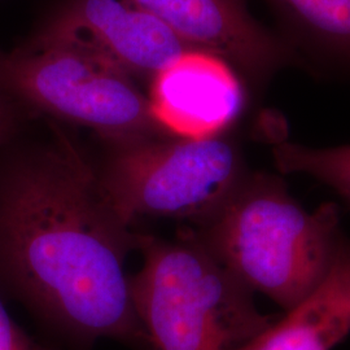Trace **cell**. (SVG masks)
<instances>
[{"label":"cell","instance_id":"8fae6325","mask_svg":"<svg viewBox=\"0 0 350 350\" xmlns=\"http://www.w3.org/2000/svg\"><path fill=\"white\" fill-rule=\"evenodd\" d=\"M273 156L279 172L312 175L336 191L350 205V144L312 148L279 142L273 147Z\"/></svg>","mask_w":350,"mask_h":350},{"label":"cell","instance_id":"5b68a950","mask_svg":"<svg viewBox=\"0 0 350 350\" xmlns=\"http://www.w3.org/2000/svg\"><path fill=\"white\" fill-rule=\"evenodd\" d=\"M0 88L18 108L90 129L113 147L172 138L133 78L70 47L34 38L0 51Z\"/></svg>","mask_w":350,"mask_h":350},{"label":"cell","instance_id":"9c48e42d","mask_svg":"<svg viewBox=\"0 0 350 350\" xmlns=\"http://www.w3.org/2000/svg\"><path fill=\"white\" fill-rule=\"evenodd\" d=\"M350 334V243L304 300L234 350H332Z\"/></svg>","mask_w":350,"mask_h":350},{"label":"cell","instance_id":"52a82bcc","mask_svg":"<svg viewBox=\"0 0 350 350\" xmlns=\"http://www.w3.org/2000/svg\"><path fill=\"white\" fill-rule=\"evenodd\" d=\"M191 50L214 55L239 75L263 83L296 60L287 40L260 25L247 0H134Z\"/></svg>","mask_w":350,"mask_h":350},{"label":"cell","instance_id":"4fadbf2b","mask_svg":"<svg viewBox=\"0 0 350 350\" xmlns=\"http://www.w3.org/2000/svg\"><path fill=\"white\" fill-rule=\"evenodd\" d=\"M18 124V107L0 88V150L8 144Z\"/></svg>","mask_w":350,"mask_h":350},{"label":"cell","instance_id":"ba28073f","mask_svg":"<svg viewBox=\"0 0 350 350\" xmlns=\"http://www.w3.org/2000/svg\"><path fill=\"white\" fill-rule=\"evenodd\" d=\"M147 98L154 121L169 137L195 140L227 135L248 103L230 64L195 50L156 75Z\"/></svg>","mask_w":350,"mask_h":350},{"label":"cell","instance_id":"8992f818","mask_svg":"<svg viewBox=\"0 0 350 350\" xmlns=\"http://www.w3.org/2000/svg\"><path fill=\"white\" fill-rule=\"evenodd\" d=\"M36 39L83 52L133 79L150 81L192 51L134 0H66Z\"/></svg>","mask_w":350,"mask_h":350},{"label":"cell","instance_id":"3957f363","mask_svg":"<svg viewBox=\"0 0 350 350\" xmlns=\"http://www.w3.org/2000/svg\"><path fill=\"white\" fill-rule=\"evenodd\" d=\"M138 248L144 263L130 289L150 349L234 350L273 322L192 230L173 241L140 235Z\"/></svg>","mask_w":350,"mask_h":350},{"label":"cell","instance_id":"6da1fadb","mask_svg":"<svg viewBox=\"0 0 350 350\" xmlns=\"http://www.w3.org/2000/svg\"><path fill=\"white\" fill-rule=\"evenodd\" d=\"M139 241L63 131L0 160V288L70 338L150 347L125 271Z\"/></svg>","mask_w":350,"mask_h":350},{"label":"cell","instance_id":"7a4b0ae2","mask_svg":"<svg viewBox=\"0 0 350 350\" xmlns=\"http://www.w3.org/2000/svg\"><path fill=\"white\" fill-rule=\"evenodd\" d=\"M338 224L335 204L308 212L279 176L250 173L192 232L241 284L288 310L328 274L342 241Z\"/></svg>","mask_w":350,"mask_h":350},{"label":"cell","instance_id":"30bf717a","mask_svg":"<svg viewBox=\"0 0 350 350\" xmlns=\"http://www.w3.org/2000/svg\"><path fill=\"white\" fill-rule=\"evenodd\" d=\"M301 44L350 68V0H267Z\"/></svg>","mask_w":350,"mask_h":350},{"label":"cell","instance_id":"7c38bea8","mask_svg":"<svg viewBox=\"0 0 350 350\" xmlns=\"http://www.w3.org/2000/svg\"><path fill=\"white\" fill-rule=\"evenodd\" d=\"M0 350H50L17 325L0 300Z\"/></svg>","mask_w":350,"mask_h":350},{"label":"cell","instance_id":"277c9868","mask_svg":"<svg viewBox=\"0 0 350 350\" xmlns=\"http://www.w3.org/2000/svg\"><path fill=\"white\" fill-rule=\"evenodd\" d=\"M248 174L238 144L222 135L144 139L114 146L98 178L113 211L130 227L140 217L199 225L232 196Z\"/></svg>","mask_w":350,"mask_h":350}]
</instances>
